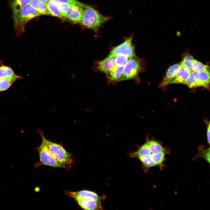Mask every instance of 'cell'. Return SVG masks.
<instances>
[{"label": "cell", "mask_w": 210, "mask_h": 210, "mask_svg": "<svg viewBox=\"0 0 210 210\" xmlns=\"http://www.w3.org/2000/svg\"><path fill=\"white\" fill-rule=\"evenodd\" d=\"M110 19L109 17L102 15L93 8L87 5L83 9L80 23L97 33L100 27Z\"/></svg>", "instance_id": "cell-1"}, {"label": "cell", "mask_w": 210, "mask_h": 210, "mask_svg": "<svg viewBox=\"0 0 210 210\" xmlns=\"http://www.w3.org/2000/svg\"><path fill=\"white\" fill-rule=\"evenodd\" d=\"M13 15L14 28L18 35L24 32L25 26L30 20L41 15L30 4L24 6L18 11L13 13Z\"/></svg>", "instance_id": "cell-2"}, {"label": "cell", "mask_w": 210, "mask_h": 210, "mask_svg": "<svg viewBox=\"0 0 210 210\" xmlns=\"http://www.w3.org/2000/svg\"><path fill=\"white\" fill-rule=\"evenodd\" d=\"M144 64L142 59L135 55L131 57L124 67L122 74L118 81L137 78L140 73L144 70Z\"/></svg>", "instance_id": "cell-3"}, {"label": "cell", "mask_w": 210, "mask_h": 210, "mask_svg": "<svg viewBox=\"0 0 210 210\" xmlns=\"http://www.w3.org/2000/svg\"><path fill=\"white\" fill-rule=\"evenodd\" d=\"M49 152L59 162L66 166H69L72 160L71 154L67 151L61 145L49 141L41 135Z\"/></svg>", "instance_id": "cell-4"}, {"label": "cell", "mask_w": 210, "mask_h": 210, "mask_svg": "<svg viewBox=\"0 0 210 210\" xmlns=\"http://www.w3.org/2000/svg\"><path fill=\"white\" fill-rule=\"evenodd\" d=\"M132 39L131 36L127 38L122 43L113 47L108 55L115 57L122 55L129 58L132 57L135 55V50Z\"/></svg>", "instance_id": "cell-5"}, {"label": "cell", "mask_w": 210, "mask_h": 210, "mask_svg": "<svg viewBox=\"0 0 210 210\" xmlns=\"http://www.w3.org/2000/svg\"><path fill=\"white\" fill-rule=\"evenodd\" d=\"M38 148L41 162L43 164L52 167L66 168V166L58 162L49 152L43 139Z\"/></svg>", "instance_id": "cell-6"}, {"label": "cell", "mask_w": 210, "mask_h": 210, "mask_svg": "<svg viewBox=\"0 0 210 210\" xmlns=\"http://www.w3.org/2000/svg\"><path fill=\"white\" fill-rule=\"evenodd\" d=\"M86 5L81 2L78 4H72L63 16L65 20L68 19L74 23H80L83 9Z\"/></svg>", "instance_id": "cell-7"}, {"label": "cell", "mask_w": 210, "mask_h": 210, "mask_svg": "<svg viewBox=\"0 0 210 210\" xmlns=\"http://www.w3.org/2000/svg\"><path fill=\"white\" fill-rule=\"evenodd\" d=\"M116 66L115 57L108 55L103 60L95 62L94 68L104 73L107 76Z\"/></svg>", "instance_id": "cell-8"}, {"label": "cell", "mask_w": 210, "mask_h": 210, "mask_svg": "<svg viewBox=\"0 0 210 210\" xmlns=\"http://www.w3.org/2000/svg\"><path fill=\"white\" fill-rule=\"evenodd\" d=\"M68 195L74 199L76 198L88 199L100 203V198L95 193L88 190L78 192L67 191Z\"/></svg>", "instance_id": "cell-9"}, {"label": "cell", "mask_w": 210, "mask_h": 210, "mask_svg": "<svg viewBox=\"0 0 210 210\" xmlns=\"http://www.w3.org/2000/svg\"><path fill=\"white\" fill-rule=\"evenodd\" d=\"M195 78L196 87L202 86L207 89H209L210 70L200 72H195Z\"/></svg>", "instance_id": "cell-10"}, {"label": "cell", "mask_w": 210, "mask_h": 210, "mask_svg": "<svg viewBox=\"0 0 210 210\" xmlns=\"http://www.w3.org/2000/svg\"><path fill=\"white\" fill-rule=\"evenodd\" d=\"M190 71L186 68L180 66L174 78L170 82L169 84L181 83L184 84L189 77Z\"/></svg>", "instance_id": "cell-11"}, {"label": "cell", "mask_w": 210, "mask_h": 210, "mask_svg": "<svg viewBox=\"0 0 210 210\" xmlns=\"http://www.w3.org/2000/svg\"><path fill=\"white\" fill-rule=\"evenodd\" d=\"M180 66V64H176L169 68L165 75L160 84V87L163 88L169 84L170 82L174 78Z\"/></svg>", "instance_id": "cell-12"}, {"label": "cell", "mask_w": 210, "mask_h": 210, "mask_svg": "<svg viewBox=\"0 0 210 210\" xmlns=\"http://www.w3.org/2000/svg\"><path fill=\"white\" fill-rule=\"evenodd\" d=\"M0 78L8 80L13 82L21 78L20 76L16 75L10 68L0 64Z\"/></svg>", "instance_id": "cell-13"}, {"label": "cell", "mask_w": 210, "mask_h": 210, "mask_svg": "<svg viewBox=\"0 0 210 210\" xmlns=\"http://www.w3.org/2000/svg\"><path fill=\"white\" fill-rule=\"evenodd\" d=\"M79 205L86 210H97L101 208L100 203L92 200L84 199H74Z\"/></svg>", "instance_id": "cell-14"}, {"label": "cell", "mask_w": 210, "mask_h": 210, "mask_svg": "<svg viewBox=\"0 0 210 210\" xmlns=\"http://www.w3.org/2000/svg\"><path fill=\"white\" fill-rule=\"evenodd\" d=\"M30 4L33 8L41 15L51 16L46 4L42 2L40 0H32Z\"/></svg>", "instance_id": "cell-15"}, {"label": "cell", "mask_w": 210, "mask_h": 210, "mask_svg": "<svg viewBox=\"0 0 210 210\" xmlns=\"http://www.w3.org/2000/svg\"><path fill=\"white\" fill-rule=\"evenodd\" d=\"M46 5L51 16L65 20L61 15L59 8L55 3L50 0L46 3Z\"/></svg>", "instance_id": "cell-16"}, {"label": "cell", "mask_w": 210, "mask_h": 210, "mask_svg": "<svg viewBox=\"0 0 210 210\" xmlns=\"http://www.w3.org/2000/svg\"><path fill=\"white\" fill-rule=\"evenodd\" d=\"M32 0H9L13 13L19 10L22 7L30 4Z\"/></svg>", "instance_id": "cell-17"}, {"label": "cell", "mask_w": 210, "mask_h": 210, "mask_svg": "<svg viewBox=\"0 0 210 210\" xmlns=\"http://www.w3.org/2000/svg\"><path fill=\"white\" fill-rule=\"evenodd\" d=\"M124 67L116 66L107 76L110 81H118L121 77Z\"/></svg>", "instance_id": "cell-18"}, {"label": "cell", "mask_w": 210, "mask_h": 210, "mask_svg": "<svg viewBox=\"0 0 210 210\" xmlns=\"http://www.w3.org/2000/svg\"><path fill=\"white\" fill-rule=\"evenodd\" d=\"M194 60L192 55L186 53L184 54L180 66L186 68L191 72L192 71V65Z\"/></svg>", "instance_id": "cell-19"}, {"label": "cell", "mask_w": 210, "mask_h": 210, "mask_svg": "<svg viewBox=\"0 0 210 210\" xmlns=\"http://www.w3.org/2000/svg\"><path fill=\"white\" fill-rule=\"evenodd\" d=\"M152 153L147 142L141 147L135 154L138 157H146L149 156Z\"/></svg>", "instance_id": "cell-20"}, {"label": "cell", "mask_w": 210, "mask_h": 210, "mask_svg": "<svg viewBox=\"0 0 210 210\" xmlns=\"http://www.w3.org/2000/svg\"><path fill=\"white\" fill-rule=\"evenodd\" d=\"M164 151L157 153H152L149 156L157 165H161L165 159Z\"/></svg>", "instance_id": "cell-21"}, {"label": "cell", "mask_w": 210, "mask_h": 210, "mask_svg": "<svg viewBox=\"0 0 210 210\" xmlns=\"http://www.w3.org/2000/svg\"><path fill=\"white\" fill-rule=\"evenodd\" d=\"M192 71L200 72L206 70H210L209 66L203 64L200 61L194 60L192 65Z\"/></svg>", "instance_id": "cell-22"}, {"label": "cell", "mask_w": 210, "mask_h": 210, "mask_svg": "<svg viewBox=\"0 0 210 210\" xmlns=\"http://www.w3.org/2000/svg\"><path fill=\"white\" fill-rule=\"evenodd\" d=\"M152 153H157L164 151V149L159 143L154 140L148 142Z\"/></svg>", "instance_id": "cell-23"}, {"label": "cell", "mask_w": 210, "mask_h": 210, "mask_svg": "<svg viewBox=\"0 0 210 210\" xmlns=\"http://www.w3.org/2000/svg\"><path fill=\"white\" fill-rule=\"evenodd\" d=\"M129 58L126 56L122 55L115 57L116 66L119 67H124L126 64Z\"/></svg>", "instance_id": "cell-24"}, {"label": "cell", "mask_w": 210, "mask_h": 210, "mask_svg": "<svg viewBox=\"0 0 210 210\" xmlns=\"http://www.w3.org/2000/svg\"><path fill=\"white\" fill-rule=\"evenodd\" d=\"M195 72L193 71H191L189 77L184 83L190 88L196 87L195 78Z\"/></svg>", "instance_id": "cell-25"}, {"label": "cell", "mask_w": 210, "mask_h": 210, "mask_svg": "<svg viewBox=\"0 0 210 210\" xmlns=\"http://www.w3.org/2000/svg\"><path fill=\"white\" fill-rule=\"evenodd\" d=\"M13 82L8 80L0 78V91H4L8 89Z\"/></svg>", "instance_id": "cell-26"}, {"label": "cell", "mask_w": 210, "mask_h": 210, "mask_svg": "<svg viewBox=\"0 0 210 210\" xmlns=\"http://www.w3.org/2000/svg\"><path fill=\"white\" fill-rule=\"evenodd\" d=\"M138 158L144 165L148 168L157 166L156 164L152 161L149 156L139 157Z\"/></svg>", "instance_id": "cell-27"}, {"label": "cell", "mask_w": 210, "mask_h": 210, "mask_svg": "<svg viewBox=\"0 0 210 210\" xmlns=\"http://www.w3.org/2000/svg\"><path fill=\"white\" fill-rule=\"evenodd\" d=\"M199 156L204 159L208 163H210V148L205 149L201 150L199 151Z\"/></svg>", "instance_id": "cell-28"}, {"label": "cell", "mask_w": 210, "mask_h": 210, "mask_svg": "<svg viewBox=\"0 0 210 210\" xmlns=\"http://www.w3.org/2000/svg\"><path fill=\"white\" fill-rule=\"evenodd\" d=\"M56 4L58 6L59 8L61 11V15L63 17L64 15L69 9L72 4L69 3H64Z\"/></svg>", "instance_id": "cell-29"}, {"label": "cell", "mask_w": 210, "mask_h": 210, "mask_svg": "<svg viewBox=\"0 0 210 210\" xmlns=\"http://www.w3.org/2000/svg\"><path fill=\"white\" fill-rule=\"evenodd\" d=\"M56 4L69 3L72 4H75L79 3L80 2L76 0H50Z\"/></svg>", "instance_id": "cell-30"}, {"label": "cell", "mask_w": 210, "mask_h": 210, "mask_svg": "<svg viewBox=\"0 0 210 210\" xmlns=\"http://www.w3.org/2000/svg\"><path fill=\"white\" fill-rule=\"evenodd\" d=\"M210 123L209 122L208 124L207 129V140L209 144H210Z\"/></svg>", "instance_id": "cell-31"}, {"label": "cell", "mask_w": 210, "mask_h": 210, "mask_svg": "<svg viewBox=\"0 0 210 210\" xmlns=\"http://www.w3.org/2000/svg\"><path fill=\"white\" fill-rule=\"evenodd\" d=\"M50 0H40V1L41 2L46 4V3Z\"/></svg>", "instance_id": "cell-32"}]
</instances>
